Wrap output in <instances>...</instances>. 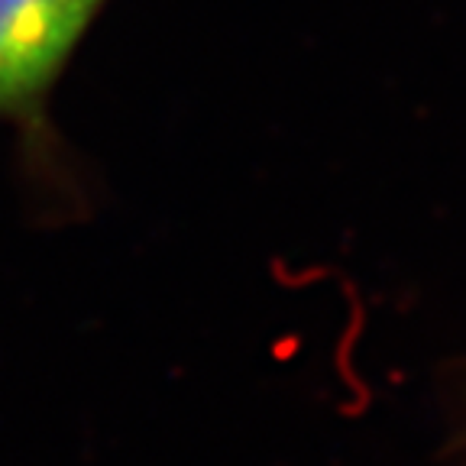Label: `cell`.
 <instances>
[{
  "instance_id": "obj_1",
  "label": "cell",
  "mask_w": 466,
  "mask_h": 466,
  "mask_svg": "<svg viewBox=\"0 0 466 466\" xmlns=\"http://www.w3.org/2000/svg\"><path fill=\"white\" fill-rule=\"evenodd\" d=\"M110 0H0V124L49 149V101Z\"/></svg>"
}]
</instances>
